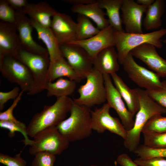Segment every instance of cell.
<instances>
[{
  "mask_svg": "<svg viewBox=\"0 0 166 166\" xmlns=\"http://www.w3.org/2000/svg\"><path fill=\"white\" fill-rule=\"evenodd\" d=\"M10 6L15 10H22L28 3L26 0H6Z\"/></svg>",
  "mask_w": 166,
  "mask_h": 166,
  "instance_id": "60d3db41",
  "label": "cell"
},
{
  "mask_svg": "<svg viewBox=\"0 0 166 166\" xmlns=\"http://www.w3.org/2000/svg\"><path fill=\"white\" fill-rule=\"evenodd\" d=\"M116 161L121 166H139L126 153L119 155L117 158Z\"/></svg>",
  "mask_w": 166,
  "mask_h": 166,
  "instance_id": "ab89813d",
  "label": "cell"
},
{
  "mask_svg": "<svg viewBox=\"0 0 166 166\" xmlns=\"http://www.w3.org/2000/svg\"><path fill=\"white\" fill-rule=\"evenodd\" d=\"M20 10L29 16L30 18L43 26L49 28H50L51 24V18L57 12L45 2L36 3H28L25 7Z\"/></svg>",
  "mask_w": 166,
  "mask_h": 166,
  "instance_id": "ffe728a7",
  "label": "cell"
},
{
  "mask_svg": "<svg viewBox=\"0 0 166 166\" xmlns=\"http://www.w3.org/2000/svg\"><path fill=\"white\" fill-rule=\"evenodd\" d=\"M62 55L73 69L85 78L93 69V58L83 48L72 44L59 45Z\"/></svg>",
  "mask_w": 166,
  "mask_h": 166,
  "instance_id": "8fae6325",
  "label": "cell"
},
{
  "mask_svg": "<svg viewBox=\"0 0 166 166\" xmlns=\"http://www.w3.org/2000/svg\"><path fill=\"white\" fill-rule=\"evenodd\" d=\"M17 59L28 68L32 75L35 88L31 95L45 89L48 82V72L50 62L49 55L33 53L22 48L18 52Z\"/></svg>",
  "mask_w": 166,
  "mask_h": 166,
  "instance_id": "52a82bcc",
  "label": "cell"
},
{
  "mask_svg": "<svg viewBox=\"0 0 166 166\" xmlns=\"http://www.w3.org/2000/svg\"><path fill=\"white\" fill-rule=\"evenodd\" d=\"M142 133L144 136V144L145 146L153 148H166V133Z\"/></svg>",
  "mask_w": 166,
  "mask_h": 166,
  "instance_id": "4dcf8cb0",
  "label": "cell"
},
{
  "mask_svg": "<svg viewBox=\"0 0 166 166\" xmlns=\"http://www.w3.org/2000/svg\"><path fill=\"white\" fill-rule=\"evenodd\" d=\"M117 51L114 47L106 48L93 58V68L102 74L116 73L119 69Z\"/></svg>",
  "mask_w": 166,
  "mask_h": 166,
  "instance_id": "d6986e66",
  "label": "cell"
},
{
  "mask_svg": "<svg viewBox=\"0 0 166 166\" xmlns=\"http://www.w3.org/2000/svg\"><path fill=\"white\" fill-rule=\"evenodd\" d=\"M89 166H97V165H89Z\"/></svg>",
  "mask_w": 166,
  "mask_h": 166,
  "instance_id": "f6af8a7d",
  "label": "cell"
},
{
  "mask_svg": "<svg viewBox=\"0 0 166 166\" xmlns=\"http://www.w3.org/2000/svg\"><path fill=\"white\" fill-rule=\"evenodd\" d=\"M27 16L21 10L16 11L15 25L22 48L33 53L49 55L47 49L34 40L32 35L33 27Z\"/></svg>",
  "mask_w": 166,
  "mask_h": 166,
  "instance_id": "4fadbf2b",
  "label": "cell"
},
{
  "mask_svg": "<svg viewBox=\"0 0 166 166\" xmlns=\"http://www.w3.org/2000/svg\"><path fill=\"white\" fill-rule=\"evenodd\" d=\"M152 45L144 43L132 49L130 53L139 59L160 77H166V60L161 57Z\"/></svg>",
  "mask_w": 166,
  "mask_h": 166,
  "instance_id": "2e32d148",
  "label": "cell"
},
{
  "mask_svg": "<svg viewBox=\"0 0 166 166\" xmlns=\"http://www.w3.org/2000/svg\"><path fill=\"white\" fill-rule=\"evenodd\" d=\"M50 28L59 45L76 40L77 23L66 14L57 12L55 14Z\"/></svg>",
  "mask_w": 166,
  "mask_h": 166,
  "instance_id": "9a60e30c",
  "label": "cell"
},
{
  "mask_svg": "<svg viewBox=\"0 0 166 166\" xmlns=\"http://www.w3.org/2000/svg\"><path fill=\"white\" fill-rule=\"evenodd\" d=\"M33 138V143L30 146L29 152L30 155L34 156L42 152H47L56 156L60 155L68 148L70 143L57 127L44 129Z\"/></svg>",
  "mask_w": 166,
  "mask_h": 166,
  "instance_id": "ba28073f",
  "label": "cell"
},
{
  "mask_svg": "<svg viewBox=\"0 0 166 166\" xmlns=\"http://www.w3.org/2000/svg\"><path fill=\"white\" fill-rule=\"evenodd\" d=\"M154 0H137L136 2L138 4L148 7L155 1Z\"/></svg>",
  "mask_w": 166,
  "mask_h": 166,
  "instance_id": "7bdbcfd3",
  "label": "cell"
},
{
  "mask_svg": "<svg viewBox=\"0 0 166 166\" xmlns=\"http://www.w3.org/2000/svg\"><path fill=\"white\" fill-rule=\"evenodd\" d=\"M133 160L139 166H166V159L162 157L147 159H142L138 157Z\"/></svg>",
  "mask_w": 166,
  "mask_h": 166,
  "instance_id": "74e56055",
  "label": "cell"
},
{
  "mask_svg": "<svg viewBox=\"0 0 166 166\" xmlns=\"http://www.w3.org/2000/svg\"><path fill=\"white\" fill-rule=\"evenodd\" d=\"M147 7L137 4L133 0H123L121 8L122 23L125 32L128 33H143L142 18Z\"/></svg>",
  "mask_w": 166,
  "mask_h": 166,
  "instance_id": "5bb4252c",
  "label": "cell"
},
{
  "mask_svg": "<svg viewBox=\"0 0 166 166\" xmlns=\"http://www.w3.org/2000/svg\"><path fill=\"white\" fill-rule=\"evenodd\" d=\"M65 2L73 5H85L97 2L96 0H65Z\"/></svg>",
  "mask_w": 166,
  "mask_h": 166,
  "instance_id": "b9f144b4",
  "label": "cell"
},
{
  "mask_svg": "<svg viewBox=\"0 0 166 166\" xmlns=\"http://www.w3.org/2000/svg\"><path fill=\"white\" fill-rule=\"evenodd\" d=\"M74 103L69 97L57 98L52 105H45L43 110L35 114L27 126L28 136L34 138L41 131L48 128L57 127L65 119Z\"/></svg>",
  "mask_w": 166,
  "mask_h": 166,
  "instance_id": "7a4b0ae2",
  "label": "cell"
},
{
  "mask_svg": "<svg viewBox=\"0 0 166 166\" xmlns=\"http://www.w3.org/2000/svg\"><path fill=\"white\" fill-rule=\"evenodd\" d=\"M56 156L47 152H39L35 155L31 166H54Z\"/></svg>",
  "mask_w": 166,
  "mask_h": 166,
  "instance_id": "836d02e7",
  "label": "cell"
},
{
  "mask_svg": "<svg viewBox=\"0 0 166 166\" xmlns=\"http://www.w3.org/2000/svg\"><path fill=\"white\" fill-rule=\"evenodd\" d=\"M0 19L3 22L16 24V11L10 6L6 0H0Z\"/></svg>",
  "mask_w": 166,
  "mask_h": 166,
  "instance_id": "d6a6232c",
  "label": "cell"
},
{
  "mask_svg": "<svg viewBox=\"0 0 166 166\" xmlns=\"http://www.w3.org/2000/svg\"><path fill=\"white\" fill-rule=\"evenodd\" d=\"M135 89L140 108L136 115L134 126L127 131V137L123 143L124 147L133 153L139 146L142 131L148 120L154 115L166 113V109L152 99L145 90L139 88Z\"/></svg>",
  "mask_w": 166,
  "mask_h": 166,
  "instance_id": "6da1fadb",
  "label": "cell"
},
{
  "mask_svg": "<svg viewBox=\"0 0 166 166\" xmlns=\"http://www.w3.org/2000/svg\"><path fill=\"white\" fill-rule=\"evenodd\" d=\"M77 82L73 80L61 77L55 81L48 82L45 89L47 90V96H55L57 98L69 97L75 91Z\"/></svg>",
  "mask_w": 166,
  "mask_h": 166,
  "instance_id": "4316f807",
  "label": "cell"
},
{
  "mask_svg": "<svg viewBox=\"0 0 166 166\" xmlns=\"http://www.w3.org/2000/svg\"><path fill=\"white\" fill-rule=\"evenodd\" d=\"M123 0H98L97 2L102 9L106 10L109 25L118 31L125 32L122 26L120 11Z\"/></svg>",
  "mask_w": 166,
  "mask_h": 166,
  "instance_id": "484cf974",
  "label": "cell"
},
{
  "mask_svg": "<svg viewBox=\"0 0 166 166\" xmlns=\"http://www.w3.org/2000/svg\"><path fill=\"white\" fill-rule=\"evenodd\" d=\"M22 48L15 24L0 22V58L12 57L17 59Z\"/></svg>",
  "mask_w": 166,
  "mask_h": 166,
  "instance_id": "ac0fdd59",
  "label": "cell"
},
{
  "mask_svg": "<svg viewBox=\"0 0 166 166\" xmlns=\"http://www.w3.org/2000/svg\"><path fill=\"white\" fill-rule=\"evenodd\" d=\"M103 76L107 103L111 108L116 111L124 128L129 131L134 126V116L126 108L121 96L112 83L111 75L104 74Z\"/></svg>",
  "mask_w": 166,
  "mask_h": 166,
  "instance_id": "7c38bea8",
  "label": "cell"
},
{
  "mask_svg": "<svg viewBox=\"0 0 166 166\" xmlns=\"http://www.w3.org/2000/svg\"><path fill=\"white\" fill-rule=\"evenodd\" d=\"M166 35V29L147 33L131 34L115 30V46L119 63L123 65L126 57L133 49L144 43L151 44L156 48L163 46L161 39Z\"/></svg>",
  "mask_w": 166,
  "mask_h": 166,
  "instance_id": "277c9868",
  "label": "cell"
},
{
  "mask_svg": "<svg viewBox=\"0 0 166 166\" xmlns=\"http://www.w3.org/2000/svg\"><path fill=\"white\" fill-rule=\"evenodd\" d=\"M0 127L1 128L7 129L9 131L8 135L9 137L11 138L15 136L16 132L21 133L24 137V139L23 141L25 146H31L33 144L34 140L29 139L27 132V126L24 123L20 121L15 122L0 121Z\"/></svg>",
  "mask_w": 166,
  "mask_h": 166,
  "instance_id": "f1b7e54d",
  "label": "cell"
},
{
  "mask_svg": "<svg viewBox=\"0 0 166 166\" xmlns=\"http://www.w3.org/2000/svg\"><path fill=\"white\" fill-rule=\"evenodd\" d=\"M77 20L76 41L89 39L97 34L100 31L94 26L90 19L84 15L78 14Z\"/></svg>",
  "mask_w": 166,
  "mask_h": 166,
  "instance_id": "83f0119b",
  "label": "cell"
},
{
  "mask_svg": "<svg viewBox=\"0 0 166 166\" xmlns=\"http://www.w3.org/2000/svg\"><path fill=\"white\" fill-rule=\"evenodd\" d=\"M20 88L18 86L7 92H0V110L2 111L4 108L5 104L10 99H15L19 95Z\"/></svg>",
  "mask_w": 166,
  "mask_h": 166,
  "instance_id": "f35d334b",
  "label": "cell"
},
{
  "mask_svg": "<svg viewBox=\"0 0 166 166\" xmlns=\"http://www.w3.org/2000/svg\"><path fill=\"white\" fill-rule=\"evenodd\" d=\"M110 75L115 87L125 102L128 109L134 116L140 108L139 102L135 89L130 88L116 73Z\"/></svg>",
  "mask_w": 166,
  "mask_h": 166,
  "instance_id": "cb8c5ba5",
  "label": "cell"
},
{
  "mask_svg": "<svg viewBox=\"0 0 166 166\" xmlns=\"http://www.w3.org/2000/svg\"><path fill=\"white\" fill-rule=\"evenodd\" d=\"M64 77L76 82H79L85 78L73 69L63 56L50 61L48 72V82H53Z\"/></svg>",
  "mask_w": 166,
  "mask_h": 166,
  "instance_id": "44dd1931",
  "label": "cell"
},
{
  "mask_svg": "<svg viewBox=\"0 0 166 166\" xmlns=\"http://www.w3.org/2000/svg\"><path fill=\"white\" fill-rule=\"evenodd\" d=\"M163 42L166 43V39L164 40H162Z\"/></svg>",
  "mask_w": 166,
  "mask_h": 166,
  "instance_id": "ee69618b",
  "label": "cell"
},
{
  "mask_svg": "<svg viewBox=\"0 0 166 166\" xmlns=\"http://www.w3.org/2000/svg\"><path fill=\"white\" fill-rule=\"evenodd\" d=\"M90 109L74 102L69 116L57 126L70 142L83 140L91 134Z\"/></svg>",
  "mask_w": 166,
  "mask_h": 166,
  "instance_id": "3957f363",
  "label": "cell"
},
{
  "mask_svg": "<svg viewBox=\"0 0 166 166\" xmlns=\"http://www.w3.org/2000/svg\"><path fill=\"white\" fill-rule=\"evenodd\" d=\"M115 30L109 25L91 38L82 41H75L69 44L82 47L93 58L103 49L115 46Z\"/></svg>",
  "mask_w": 166,
  "mask_h": 166,
  "instance_id": "e0dca14e",
  "label": "cell"
},
{
  "mask_svg": "<svg viewBox=\"0 0 166 166\" xmlns=\"http://www.w3.org/2000/svg\"><path fill=\"white\" fill-rule=\"evenodd\" d=\"M122 65L130 78L139 87L148 90L162 86L160 77L155 72L138 65L130 53Z\"/></svg>",
  "mask_w": 166,
  "mask_h": 166,
  "instance_id": "30bf717a",
  "label": "cell"
},
{
  "mask_svg": "<svg viewBox=\"0 0 166 166\" xmlns=\"http://www.w3.org/2000/svg\"><path fill=\"white\" fill-rule=\"evenodd\" d=\"M162 83L160 88L145 90L152 99L166 109V80L162 81Z\"/></svg>",
  "mask_w": 166,
  "mask_h": 166,
  "instance_id": "e575fe53",
  "label": "cell"
},
{
  "mask_svg": "<svg viewBox=\"0 0 166 166\" xmlns=\"http://www.w3.org/2000/svg\"><path fill=\"white\" fill-rule=\"evenodd\" d=\"M166 133V117L156 114L151 117L145 124L142 133Z\"/></svg>",
  "mask_w": 166,
  "mask_h": 166,
  "instance_id": "f546056e",
  "label": "cell"
},
{
  "mask_svg": "<svg viewBox=\"0 0 166 166\" xmlns=\"http://www.w3.org/2000/svg\"><path fill=\"white\" fill-rule=\"evenodd\" d=\"M85 83L77 89L79 97L73 100L78 105L90 108L104 104L106 101V91L103 74L93 68L86 76Z\"/></svg>",
  "mask_w": 166,
  "mask_h": 166,
  "instance_id": "5b68a950",
  "label": "cell"
},
{
  "mask_svg": "<svg viewBox=\"0 0 166 166\" xmlns=\"http://www.w3.org/2000/svg\"><path fill=\"white\" fill-rule=\"evenodd\" d=\"M110 108L107 103L104 104L101 107L96 108L91 111V128L100 133L108 130L120 136L124 140L127 137L128 131L118 118L110 114Z\"/></svg>",
  "mask_w": 166,
  "mask_h": 166,
  "instance_id": "9c48e42d",
  "label": "cell"
},
{
  "mask_svg": "<svg viewBox=\"0 0 166 166\" xmlns=\"http://www.w3.org/2000/svg\"><path fill=\"white\" fill-rule=\"evenodd\" d=\"M133 153L142 159H147L156 157H166V148H153L144 144L139 145Z\"/></svg>",
  "mask_w": 166,
  "mask_h": 166,
  "instance_id": "1f68e13d",
  "label": "cell"
},
{
  "mask_svg": "<svg viewBox=\"0 0 166 166\" xmlns=\"http://www.w3.org/2000/svg\"><path fill=\"white\" fill-rule=\"evenodd\" d=\"M21 152L14 156L0 153V163L6 166H26L27 161L21 156Z\"/></svg>",
  "mask_w": 166,
  "mask_h": 166,
  "instance_id": "d590c367",
  "label": "cell"
},
{
  "mask_svg": "<svg viewBox=\"0 0 166 166\" xmlns=\"http://www.w3.org/2000/svg\"><path fill=\"white\" fill-rule=\"evenodd\" d=\"M24 92L21 91L18 96L14 100L11 106L6 111L0 112V121H6L18 122V120L14 116L13 112L14 109L21 100L22 96Z\"/></svg>",
  "mask_w": 166,
  "mask_h": 166,
  "instance_id": "8d00e7d4",
  "label": "cell"
},
{
  "mask_svg": "<svg viewBox=\"0 0 166 166\" xmlns=\"http://www.w3.org/2000/svg\"><path fill=\"white\" fill-rule=\"evenodd\" d=\"M30 20L32 26L37 32L38 38L46 46L50 61L63 56L59 44L50 28L43 26L32 19Z\"/></svg>",
  "mask_w": 166,
  "mask_h": 166,
  "instance_id": "603a6c76",
  "label": "cell"
},
{
  "mask_svg": "<svg viewBox=\"0 0 166 166\" xmlns=\"http://www.w3.org/2000/svg\"><path fill=\"white\" fill-rule=\"evenodd\" d=\"M71 10L73 13L84 15L91 19L100 30L110 25L108 20L105 18L106 14L99 6L97 0V2L90 4L73 5Z\"/></svg>",
  "mask_w": 166,
  "mask_h": 166,
  "instance_id": "7402d4cb",
  "label": "cell"
},
{
  "mask_svg": "<svg viewBox=\"0 0 166 166\" xmlns=\"http://www.w3.org/2000/svg\"><path fill=\"white\" fill-rule=\"evenodd\" d=\"M0 72L4 78L17 84L21 91L31 95L35 88L34 79L28 68L20 61L12 57L0 58Z\"/></svg>",
  "mask_w": 166,
  "mask_h": 166,
  "instance_id": "8992f818",
  "label": "cell"
},
{
  "mask_svg": "<svg viewBox=\"0 0 166 166\" xmlns=\"http://www.w3.org/2000/svg\"><path fill=\"white\" fill-rule=\"evenodd\" d=\"M165 3L164 0H156L147 7L143 23L146 30H156L161 26V18L165 12Z\"/></svg>",
  "mask_w": 166,
  "mask_h": 166,
  "instance_id": "d4e9b609",
  "label": "cell"
}]
</instances>
